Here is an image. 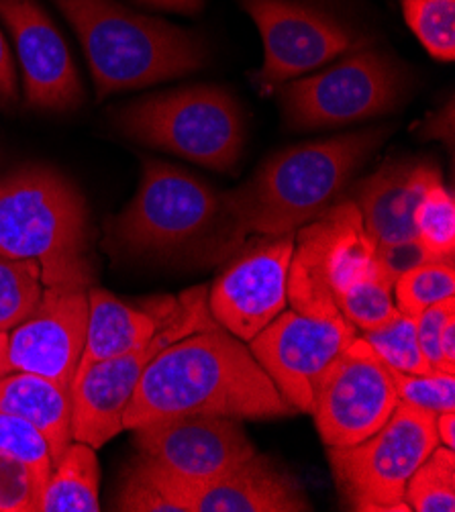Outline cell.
Returning <instances> with one entry per match:
<instances>
[{"label":"cell","mask_w":455,"mask_h":512,"mask_svg":"<svg viewBox=\"0 0 455 512\" xmlns=\"http://www.w3.org/2000/svg\"><path fill=\"white\" fill-rule=\"evenodd\" d=\"M294 413L249 345L213 325L176 339L149 362L123 415V429L182 415L270 421Z\"/></svg>","instance_id":"1"},{"label":"cell","mask_w":455,"mask_h":512,"mask_svg":"<svg viewBox=\"0 0 455 512\" xmlns=\"http://www.w3.org/2000/svg\"><path fill=\"white\" fill-rule=\"evenodd\" d=\"M223 227V192L186 170L151 160L135 198L113 225V237L135 253H170L200 237L215 241V233L219 243Z\"/></svg>","instance_id":"8"},{"label":"cell","mask_w":455,"mask_h":512,"mask_svg":"<svg viewBox=\"0 0 455 512\" xmlns=\"http://www.w3.org/2000/svg\"><path fill=\"white\" fill-rule=\"evenodd\" d=\"M439 351L443 360V372L455 374V315L447 317L441 337H439Z\"/></svg>","instance_id":"36"},{"label":"cell","mask_w":455,"mask_h":512,"mask_svg":"<svg viewBox=\"0 0 455 512\" xmlns=\"http://www.w3.org/2000/svg\"><path fill=\"white\" fill-rule=\"evenodd\" d=\"M17 96V72L9 43L0 31V98L11 102Z\"/></svg>","instance_id":"35"},{"label":"cell","mask_w":455,"mask_h":512,"mask_svg":"<svg viewBox=\"0 0 455 512\" xmlns=\"http://www.w3.org/2000/svg\"><path fill=\"white\" fill-rule=\"evenodd\" d=\"M0 255L37 262L45 288H88V211L78 188L43 166L0 178Z\"/></svg>","instance_id":"4"},{"label":"cell","mask_w":455,"mask_h":512,"mask_svg":"<svg viewBox=\"0 0 455 512\" xmlns=\"http://www.w3.org/2000/svg\"><path fill=\"white\" fill-rule=\"evenodd\" d=\"M380 266L378 247L351 198L337 200L294 235L288 302L313 317H341L337 300Z\"/></svg>","instance_id":"7"},{"label":"cell","mask_w":455,"mask_h":512,"mask_svg":"<svg viewBox=\"0 0 455 512\" xmlns=\"http://www.w3.org/2000/svg\"><path fill=\"white\" fill-rule=\"evenodd\" d=\"M294 235L249 243L207 294L215 323L243 343H249L286 309Z\"/></svg>","instance_id":"14"},{"label":"cell","mask_w":455,"mask_h":512,"mask_svg":"<svg viewBox=\"0 0 455 512\" xmlns=\"http://www.w3.org/2000/svg\"><path fill=\"white\" fill-rule=\"evenodd\" d=\"M396 404L392 370L358 335L323 376L313 417L327 447H347L374 435Z\"/></svg>","instance_id":"13"},{"label":"cell","mask_w":455,"mask_h":512,"mask_svg":"<svg viewBox=\"0 0 455 512\" xmlns=\"http://www.w3.org/2000/svg\"><path fill=\"white\" fill-rule=\"evenodd\" d=\"M415 241L427 260L453 262L455 253V198L443 180H433L423 192L413 217Z\"/></svg>","instance_id":"24"},{"label":"cell","mask_w":455,"mask_h":512,"mask_svg":"<svg viewBox=\"0 0 455 512\" xmlns=\"http://www.w3.org/2000/svg\"><path fill=\"white\" fill-rule=\"evenodd\" d=\"M394 282H396L394 276L380 262L376 272L360 280L356 286H351L337 300L339 315L345 317L362 333L382 327L384 323H388L398 315L394 296H392Z\"/></svg>","instance_id":"26"},{"label":"cell","mask_w":455,"mask_h":512,"mask_svg":"<svg viewBox=\"0 0 455 512\" xmlns=\"http://www.w3.org/2000/svg\"><path fill=\"white\" fill-rule=\"evenodd\" d=\"M455 294V268L453 262L427 260L394 282L392 296L398 313L419 317L431 304H437Z\"/></svg>","instance_id":"28"},{"label":"cell","mask_w":455,"mask_h":512,"mask_svg":"<svg viewBox=\"0 0 455 512\" xmlns=\"http://www.w3.org/2000/svg\"><path fill=\"white\" fill-rule=\"evenodd\" d=\"M119 131L217 172H235L245 143L243 113L219 86L151 94L117 113Z\"/></svg>","instance_id":"5"},{"label":"cell","mask_w":455,"mask_h":512,"mask_svg":"<svg viewBox=\"0 0 455 512\" xmlns=\"http://www.w3.org/2000/svg\"><path fill=\"white\" fill-rule=\"evenodd\" d=\"M76 31L96 96L184 78L209 60L207 43L160 19L139 15L117 0H54Z\"/></svg>","instance_id":"3"},{"label":"cell","mask_w":455,"mask_h":512,"mask_svg":"<svg viewBox=\"0 0 455 512\" xmlns=\"http://www.w3.org/2000/svg\"><path fill=\"white\" fill-rule=\"evenodd\" d=\"M360 335L345 317L280 313L249 341V351L296 413L313 415L323 376Z\"/></svg>","instance_id":"12"},{"label":"cell","mask_w":455,"mask_h":512,"mask_svg":"<svg viewBox=\"0 0 455 512\" xmlns=\"http://www.w3.org/2000/svg\"><path fill=\"white\" fill-rule=\"evenodd\" d=\"M184 486V484H182ZM192 512H309L305 488L268 455L245 462L198 486H184Z\"/></svg>","instance_id":"18"},{"label":"cell","mask_w":455,"mask_h":512,"mask_svg":"<svg viewBox=\"0 0 455 512\" xmlns=\"http://www.w3.org/2000/svg\"><path fill=\"white\" fill-rule=\"evenodd\" d=\"M0 413L15 415L35 427L49 445L54 466L74 443L72 394L43 376L13 372L0 378Z\"/></svg>","instance_id":"21"},{"label":"cell","mask_w":455,"mask_h":512,"mask_svg":"<svg viewBox=\"0 0 455 512\" xmlns=\"http://www.w3.org/2000/svg\"><path fill=\"white\" fill-rule=\"evenodd\" d=\"M402 15L431 58L453 62L455 0H402Z\"/></svg>","instance_id":"30"},{"label":"cell","mask_w":455,"mask_h":512,"mask_svg":"<svg viewBox=\"0 0 455 512\" xmlns=\"http://www.w3.org/2000/svg\"><path fill=\"white\" fill-rule=\"evenodd\" d=\"M45 482L29 464L0 453V512H39Z\"/></svg>","instance_id":"32"},{"label":"cell","mask_w":455,"mask_h":512,"mask_svg":"<svg viewBox=\"0 0 455 512\" xmlns=\"http://www.w3.org/2000/svg\"><path fill=\"white\" fill-rule=\"evenodd\" d=\"M435 433H437L439 445L453 449L455 447V413H439L435 417Z\"/></svg>","instance_id":"38"},{"label":"cell","mask_w":455,"mask_h":512,"mask_svg":"<svg viewBox=\"0 0 455 512\" xmlns=\"http://www.w3.org/2000/svg\"><path fill=\"white\" fill-rule=\"evenodd\" d=\"M7 339H9V333H0V357H3V353H5Z\"/></svg>","instance_id":"39"},{"label":"cell","mask_w":455,"mask_h":512,"mask_svg":"<svg viewBox=\"0 0 455 512\" xmlns=\"http://www.w3.org/2000/svg\"><path fill=\"white\" fill-rule=\"evenodd\" d=\"M115 510L192 512L182 482L141 453L123 474Z\"/></svg>","instance_id":"23"},{"label":"cell","mask_w":455,"mask_h":512,"mask_svg":"<svg viewBox=\"0 0 455 512\" xmlns=\"http://www.w3.org/2000/svg\"><path fill=\"white\" fill-rule=\"evenodd\" d=\"M207 294V286L182 292L176 315L147 343L76 372L70 386L74 441L100 449L123 431V415L149 362L176 339L217 325Z\"/></svg>","instance_id":"10"},{"label":"cell","mask_w":455,"mask_h":512,"mask_svg":"<svg viewBox=\"0 0 455 512\" xmlns=\"http://www.w3.org/2000/svg\"><path fill=\"white\" fill-rule=\"evenodd\" d=\"M455 315V296L445 298L437 304H431L429 309H425L417 317V339L419 347L425 355V360L433 370L443 372V360H441V351H439V337L441 329L447 321V317Z\"/></svg>","instance_id":"34"},{"label":"cell","mask_w":455,"mask_h":512,"mask_svg":"<svg viewBox=\"0 0 455 512\" xmlns=\"http://www.w3.org/2000/svg\"><path fill=\"white\" fill-rule=\"evenodd\" d=\"M400 402L429 413H455V374L431 370L427 374H400L392 370Z\"/></svg>","instance_id":"31"},{"label":"cell","mask_w":455,"mask_h":512,"mask_svg":"<svg viewBox=\"0 0 455 512\" xmlns=\"http://www.w3.org/2000/svg\"><path fill=\"white\" fill-rule=\"evenodd\" d=\"M137 3H141L145 7L162 9V11L194 15L202 9V5H205V0H137Z\"/></svg>","instance_id":"37"},{"label":"cell","mask_w":455,"mask_h":512,"mask_svg":"<svg viewBox=\"0 0 455 512\" xmlns=\"http://www.w3.org/2000/svg\"><path fill=\"white\" fill-rule=\"evenodd\" d=\"M0 453L21 459L45 478L52 474V453L45 437L15 415L0 413Z\"/></svg>","instance_id":"33"},{"label":"cell","mask_w":455,"mask_h":512,"mask_svg":"<svg viewBox=\"0 0 455 512\" xmlns=\"http://www.w3.org/2000/svg\"><path fill=\"white\" fill-rule=\"evenodd\" d=\"M180 304L182 294L133 306L103 288H88L86 341L78 370L141 347L176 315Z\"/></svg>","instance_id":"20"},{"label":"cell","mask_w":455,"mask_h":512,"mask_svg":"<svg viewBox=\"0 0 455 512\" xmlns=\"http://www.w3.org/2000/svg\"><path fill=\"white\" fill-rule=\"evenodd\" d=\"M441 178L437 166L415 160H390L360 180L351 200L376 247L415 241L413 217L427 186Z\"/></svg>","instance_id":"19"},{"label":"cell","mask_w":455,"mask_h":512,"mask_svg":"<svg viewBox=\"0 0 455 512\" xmlns=\"http://www.w3.org/2000/svg\"><path fill=\"white\" fill-rule=\"evenodd\" d=\"M43 288L37 262L0 255V333H9L35 311Z\"/></svg>","instance_id":"27"},{"label":"cell","mask_w":455,"mask_h":512,"mask_svg":"<svg viewBox=\"0 0 455 512\" xmlns=\"http://www.w3.org/2000/svg\"><path fill=\"white\" fill-rule=\"evenodd\" d=\"M241 7L264 41V66L251 76L262 94L366 45L349 23L302 0H241Z\"/></svg>","instance_id":"11"},{"label":"cell","mask_w":455,"mask_h":512,"mask_svg":"<svg viewBox=\"0 0 455 512\" xmlns=\"http://www.w3.org/2000/svg\"><path fill=\"white\" fill-rule=\"evenodd\" d=\"M409 80L390 56L358 47L329 68L282 86V109L292 129H331L392 113Z\"/></svg>","instance_id":"9"},{"label":"cell","mask_w":455,"mask_h":512,"mask_svg":"<svg viewBox=\"0 0 455 512\" xmlns=\"http://www.w3.org/2000/svg\"><path fill=\"white\" fill-rule=\"evenodd\" d=\"M404 502L415 512L455 510V453L437 445L404 488Z\"/></svg>","instance_id":"25"},{"label":"cell","mask_w":455,"mask_h":512,"mask_svg":"<svg viewBox=\"0 0 455 512\" xmlns=\"http://www.w3.org/2000/svg\"><path fill=\"white\" fill-rule=\"evenodd\" d=\"M88 288H43L35 311L9 331L0 378L29 372L70 390L86 341Z\"/></svg>","instance_id":"16"},{"label":"cell","mask_w":455,"mask_h":512,"mask_svg":"<svg viewBox=\"0 0 455 512\" xmlns=\"http://www.w3.org/2000/svg\"><path fill=\"white\" fill-rule=\"evenodd\" d=\"M392 127H372L288 147L262 164L247 184L223 192L225 227L213 253L227 258L249 233L278 237L319 219L384 143Z\"/></svg>","instance_id":"2"},{"label":"cell","mask_w":455,"mask_h":512,"mask_svg":"<svg viewBox=\"0 0 455 512\" xmlns=\"http://www.w3.org/2000/svg\"><path fill=\"white\" fill-rule=\"evenodd\" d=\"M96 449L74 441L52 468L39 502V512H98L100 468Z\"/></svg>","instance_id":"22"},{"label":"cell","mask_w":455,"mask_h":512,"mask_svg":"<svg viewBox=\"0 0 455 512\" xmlns=\"http://www.w3.org/2000/svg\"><path fill=\"white\" fill-rule=\"evenodd\" d=\"M137 451L176 476L184 486H198L256 451L241 421L215 415H182L133 429Z\"/></svg>","instance_id":"15"},{"label":"cell","mask_w":455,"mask_h":512,"mask_svg":"<svg viewBox=\"0 0 455 512\" xmlns=\"http://www.w3.org/2000/svg\"><path fill=\"white\" fill-rule=\"evenodd\" d=\"M23 70L25 98L45 111H72L82 105L84 90L68 43L35 0H0Z\"/></svg>","instance_id":"17"},{"label":"cell","mask_w":455,"mask_h":512,"mask_svg":"<svg viewBox=\"0 0 455 512\" xmlns=\"http://www.w3.org/2000/svg\"><path fill=\"white\" fill-rule=\"evenodd\" d=\"M362 337L380 360L400 374H427L433 368L425 360L417 339V319L398 313L382 327L364 331Z\"/></svg>","instance_id":"29"},{"label":"cell","mask_w":455,"mask_h":512,"mask_svg":"<svg viewBox=\"0 0 455 512\" xmlns=\"http://www.w3.org/2000/svg\"><path fill=\"white\" fill-rule=\"evenodd\" d=\"M435 417L398 400L390 419L374 435L356 445L329 447L335 484L349 510L411 512L404 488L439 445Z\"/></svg>","instance_id":"6"}]
</instances>
